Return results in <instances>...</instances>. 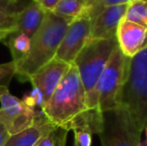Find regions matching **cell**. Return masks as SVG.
<instances>
[{
    "label": "cell",
    "instance_id": "1",
    "mask_svg": "<svg viewBox=\"0 0 147 146\" xmlns=\"http://www.w3.org/2000/svg\"><path fill=\"white\" fill-rule=\"evenodd\" d=\"M71 21L53 12H47L39 29L30 38L29 53L15 63V76L20 82H28L33 74L54 58Z\"/></svg>",
    "mask_w": 147,
    "mask_h": 146
},
{
    "label": "cell",
    "instance_id": "2",
    "mask_svg": "<svg viewBox=\"0 0 147 146\" xmlns=\"http://www.w3.org/2000/svg\"><path fill=\"white\" fill-rule=\"evenodd\" d=\"M86 94L79 73L74 64L41 110L54 125L69 130L71 123L87 110Z\"/></svg>",
    "mask_w": 147,
    "mask_h": 146
},
{
    "label": "cell",
    "instance_id": "3",
    "mask_svg": "<svg viewBox=\"0 0 147 146\" xmlns=\"http://www.w3.org/2000/svg\"><path fill=\"white\" fill-rule=\"evenodd\" d=\"M120 106L129 111L138 128L143 132L147 125V47L128 58Z\"/></svg>",
    "mask_w": 147,
    "mask_h": 146
},
{
    "label": "cell",
    "instance_id": "4",
    "mask_svg": "<svg viewBox=\"0 0 147 146\" xmlns=\"http://www.w3.org/2000/svg\"><path fill=\"white\" fill-rule=\"evenodd\" d=\"M116 46V38L89 39L74 60L85 90L88 109H99L94 96L95 86Z\"/></svg>",
    "mask_w": 147,
    "mask_h": 146
},
{
    "label": "cell",
    "instance_id": "5",
    "mask_svg": "<svg viewBox=\"0 0 147 146\" xmlns=\"http://www.w3.org/2000/svg\"><path fill=\"white\" fill-rule=\"evenodd\" d=\"M127 62L128 57L120 51L117 45L95 86V100L101 112L120 106V95L125 81Z\"/></svg>",
    "mask_w": 147,
    "mask_h": 146
},
{
    "label": "cell",
    "instance_id": "6",
    "mask_svg": "<svg viewBox=\"0 0 147 146\" xmlns=\"http://www.w3.org/2000/svg\"><path fill=\"white\" fill-rule=\"evenodd\" d=\"M142 131L123 106L102 112L101 146H141Z\"/></svg>",
    "mask_w": 147,
    "mask_h": 146
},
{
    "label": "cell",
    "instance_id": "7",
    "mask_svg": "<svg viewBox=\"0 0 147 146\" xmlns=\"http://www.w3.org/2000/svg\"><path fill=\"white\" fill-rule=\"evenodd\" d=\"M36 110L12 95L7 86H0V122L9 135L16 134L31 126Z\"/></svg>",
    "mask_w": 147,
    "mask_h": 146
},
{
    "label": "cell",
    "instance_id": "8",
    "mask_svg": "<svg viewBox=\"0 0 147 146\" xmlns=\"http://www.w3.org/2000/svg\"><path fill=\"white\" fill-rule=\"evenodd\" d=\"M90 18L82 17L72 20L57 49L55 58L73 64L78 53L90 38Z\"/></svg>",
    "mask_w": 147,
    "mask_h": 146
},
{
    "label": "cell",
    "instance_id": "9",
    "mask_svg": "<svg viewBox=\"0 0 147 146\" xmlns=\"http://www.w3.org/2000/svg\"><path fill=\"white\" fill-rule=\"evenodd\" d=\"M70 66L71 64L54 57L29 78L28 82L42 93L44 105L50 99L53 92L68 72Z\"/></svg>",
    "mask_w": 147,
    "mask_h": 146
},
{
    "label": "cell",
    "instance_id": "10",
    "mask_svg": "<svg viewBox=\"0 0 147 146\" xmlns=\"http://www.w3.org/2000/svg\"><path fill=\"white\" fill-rule=\"evenodd\" d=\"M116 41L120 51L131 58L147 47V26L122 19L117 27Z\"/></svg>",
    "mask_w": 147,
    "mask_h": 146
},
{
    "label": "cell",
    "instance_id": "11",
    "mask_svg": "<svg viewBox=\"0 0 147 146\" xmlns=\"http://www.w3.org/2000/svg\"><path fill=\"white\" fill-rule=\"evenodd\" d=\"M128 4L105 6L91 19L89 39H115L117 27Z\"/></svg>",
    "mask_w": 147,
    "mask_h": 146
},
{
    "label": "cell",
    "instance_id": "12",
    "mask_svg": "<svg viewBox=\"0 0 147 146\" xmlns=\"http://www.w3.org/2000/svg\"><path fill=\"white\" fill-rule=\"evenodd\" d=\"M55 126L56 125L48 120L42 110L37 109L33 124L16 134L10 135L4 146H34L43 135Z\"/></svg>",
    "mask_w": 147,
    "mask_h": 146
},
{
    "label": "cell",
    "instance_id": "13",
    "mask_svg": "<svg viewBox=\"0 0 147 146\" xmlns=\"http://www.w3.org/2000/svg\"><path fill=\"white\" fill-rule=\"evenodd\" d=\"M100 10L96 0H60L53 13L70 20L82 17L92 19Z\"/></svg>",
    "mask_w": 147,
    "mask_h": 146
},
{
    "label": "cell",
    "instance_id": "14",
    "mask_svg": "<svg viewBox=\"0 0 147 146\" xmlns=\"http://www.w3.org/2000/svg\"><path fill=\"white\" fill-rule=\"evenodd\" d=\"M46 13L40 5L30 0L18 13L16 32L24 33L31 38L42 24Z\"/></svg>",
    "mask_w": 147,
    "mask_h": 146
},
{
    "label": "cell",
    "instance_id": "15",
    "mask_svg": "<svg viewBox=\"0 0 147 146\" xmlns=\"http://www.w3.org/2000/svg\"><path fill=\"white\" fill-rule=\"evenodd\" d=\"M3 44H5L9 48L12 61L14 63H17L29 53L31 40L26 34L14 32L5 39Z\"/></svg>",
    "mask_w": 147,
    "mask_h": 146
},
{
    "label": "cell",
    "instance_id": "16",
    "mask_svg": "<svg viewBox=\"0 0 147 146\" xmlns=\"http://www.w3.org/2000/svg\"><path fill=\"white\" fill-rule=\"evenodd\" d=\"M123 19L147 26V2L137 0L128 3Z\"/></svg>",
    "mask_w": 147,
    "mask_h": 146
},
{
    "label": "cell",
    "instance_id": "17",
    "mask_svg": "<svg viewBox=\"0 0 147 146\" xmlns=\"http://www.w3.org/2000/svg\"><path fill=\"white\" fill-rule=\"evenodd\" d=\"M69 131L59 126H55L52 130L44 134L34 146H66L67 135Z\"/></svg>",
    "mask_w": 147,
    "mask_h": 146
},
{
    "label": "cell",
    "instance_id": "18",
    "mask_svg": "<svg viewBox=\"0 0 147 146\" xmlns=\"http://www.w3.org/2000/svg\"><path fill=\"white\" fill-rule=\"evenodd\" d=\"M18 13L0 10V42L3 43L10 34L16 32Z\"/></svg>",
    "mask_w": 147,
    "mask_h": 146
},
{
    "label": "cell",
    "instance_id": "19",
    "mask_svg": "<svg viewBox=\"0 0 147 146\" xmlns=\"http://www.w3.org/2000/svg\"><path fill=\"white\" fill-rule=\"evenodd\" d=\"M27 106L33 109H42L44 106L43 95L37 88L33 87L32 90L24 94L23 99H21Z\"/></svg>",
    "mask_w": 147,
    "mask_h": 146
},
{
    "label": "cell",
    "instance_id": "20",
    "mask_svg": "<svg viewBox=\"0 0 147 146\" xmlns=\"http://www.w3.org/2000/svg\"><path fill=\"white\" fill-rule=\"evenodd\" d=\"M16 67L13 61L0 64V86H8L15 76Z\"/></svg>",
    "mask_w": 147,
    "mask_h": 146
},
{
    "label": "cell",
    "instance_id": "21",
    "mask_svg": "<svg viewBox=\"0 0 147 146\" xmlns=\"http://www.w3.org/2000/svg\"><path fill=\"white\" fill-rule=\"evenodd\" d=\"M74 146H91L93 133L84 127L74 128Z\"/></svg>",
    "mask_w": 147,
    "mask_h": 146
},
{
    "label": "cell",
    "instance_id": "22",
    "mask_svg": "<svg viewBox=\"0 0 147 146\" xmlns=\"http://www.w3.org/2000/svg\"><path fill=\"white\" fill-rule=\"evenodd\" d=\"M38 5H40L46 12H53L60 0H33Z\"/></svg>",
    "mask_w": 147,
    "mask_h": 146
},
{
    "label": "cell",
    "instance_id": "23",
    "mask_svg": "<svg viewBox=\"0 0 147 146\" xmlns=\"http://www.w3.org/2000/svg\"><path fill=\"white\" fill-rule=\"evenodd\" d=\"M97 4L99 7L102 9L105 6H110V5H120V4H128L130 2L137 1V0H96ZM141 1H146L147 0H141Z\"/></svg>",
    "mask_w": 147,
    "mask_h": 146
},
{
    "label": "cell",
    "instance_id": "24",
    "mask_svg": "<svg viewBox=\"0 0 147 146\" xmlns=\"http://www.w3.org/2000/svg\"><path fill=\"white\" fill-rule=\"evenodd\" d=\"M0 10H5L10 12H19L20 8L12 3L10 0H0Z\"/></svg>",
    "mask_w": 147,
    "mask_h": 146
},
{
    "label": "cell",
    "instance_id": "25",
    "mask_svg": "<svg viewBox=\"0 0 147 146\" xmlns=\"http://www.w3.org/2000/svg\"><path fill=\"white\" fill-rule=\"evenodd\" d=\"M9 133L7 132V130L5 129V127L3 126L1 122H0V146H4L7 141V139L9 138Z\"/></svg>",
    "mask_w": 147,
    "mask_h": 146
},
{
    "label": "cell",
    "instance_id": "26",
    "mask_svg": "<svg viewBox=\"0 0 147 146\" xmlns=\"http://www.w3.org/2000/svg\"><path fill=\"white\" fill-rule=\"evenodd\" d=\"M10 1H11L13 4H15L16 6H18L20 9H22V8H23L30 0H10Z\"/></svg>",
    "mask_w": 147,
    "mask_h": 146
},
{
    "label": "cell",
    "instance_id": "27",
    "mask_svg": "<svg viewBox=\"0 0 147 146\" xmlns=\"http://www.w3.org/2000/svg\"><path fill=\"white\" fill-rule=\"evenodd\" d=\"M144 131H145V134H146V145H147V125L145 128H144Z\"/></svg>",
    "mask_w": 147,
    "mask_h": 146
}]
</instances>
